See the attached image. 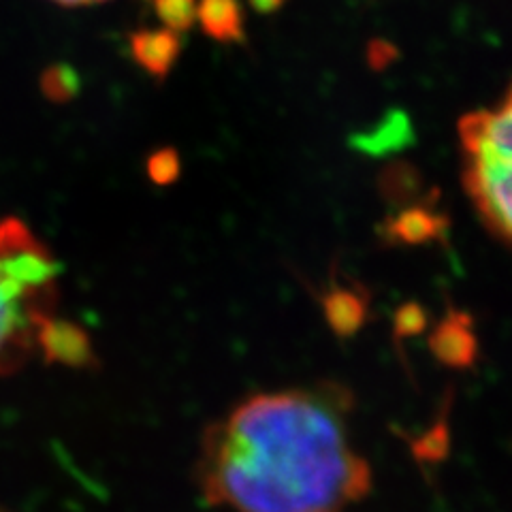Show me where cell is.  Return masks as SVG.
<instances>
[{
	"label": "cell",
	"instance_id": "cell-1",
	"mask_svg": "<svg viewBox=\"0 0 512 512\" xmlns=\"http://www.w3.org/2000/svg\"><path fill=\"white\" fill-rule=\"evenodd\" d=\"M205 500L235 512H333L370 491L372 470L352 448L325 393H261L207 429L199 461Z\"/></svg>",
	"mask_w": 512,
	"mask_h": 512
},
{
	"label": "cell",
	"instance_id": "cell-2",
	"mask_svg": "<svg viewBox=\"0 0 512 512\" xmlns=\"http://www.w3.org/2000/svg\"><path fill=\"white\" fill-rule=\"evenodd\" d=\"M58 263L18 218L0 222V374L15 372L54 318Z\"/></svg>",
	"mask_w": 512,
	"mask_h": 512
},
{
	"label": "cell",
	"instance_id": "cell-3",
	"mask_svg": "<svg viewBox=\"0 0 512 512\" xmlns=\"http://www.w3.org/2000/svg\"><path fill=\"white\" fill-rule=\"evenodd\" d=\"M466 154L463 186L485 227L502 244L512 233V103L510 94L498 109H478L459 120Z\"/></svg>",
	"mask_w": 512,
	"mask_h": 512
},
{
	"label": "cell",
	"instance_id": "cell-4",
	"mask_svg": "<svg viewBox=\"0 0 512 512\" xmlns=\"http://www.w3.org/2000/svg\"><path fill=\"white\" fill-rule=\"evenodd\" d=\"M182 52L180 32L169 28H141L131 35V54L139 67L154 79H165Z\"/></svg>",
	"mask_w": 512,
	"mask_h": 512
},
{
	"label": "cell",
	"instance_id": "cell-5",
	"mask_svg": "<svg viewBox=\"0 0 512 512\" xmlns=\"http://www.w3.org/2000/svg\"><path fill=\"white\" fill-rule=\"evenodd\" d=\"M434 355L453 367H468L476 357V335L466 312H451L431 335Z\"/></svg>",
	"mask_w": 512,
	"mask_h": 512
},
{
	"label": "cell",
	"instance_id": "cell-6",
	"mask_svg": "<svg viewBox=\"0 0 512 512\" xmlns=\"http://www.w3.org/2000/svg\"><path fill=\"white\" fill-rule=\"evenodd\" d=\"M448 220L434 205H408L387 224V233L395 244H427L442 239Z\"/></svg>",
	"mask_w": 512,
	"mask_h": 512
},
{
	"label": "cell",
	"instance_id": "cell-7",
	"mask_svg": "<svg viewBox=\"0 0 512 512\" xmlns=\"http://www.w3.org/2000/svg\"><path fill=\"white\" fill-rule=\"evenodd\" d=\"M39 350L45 359L62 361L67 365H88L94 359L88 335L77 325L58 320L56 316L43 327Z\"/></svg>",
	"mask_w": 512,
	"mask_h": 512
},
{
	"label": "cell",
	"instance_id": "cell-8",
	"mask_svg": "<svg viewBox=\"0 0 512 512\" xmlns=\"http://www.w3.org/2000/svg\"><path fill=\"white\" fill-rule=\"evenodd\" d=\"M197 22L218 43H244L246 18L239 0H199Z\"/></svg>",
	"mask_w": 512,
	"mask_h": 512
},
{
	"label": "cell",
	"instance_id": "cell-9",
	"mask_svg": "<svg viewBox=\"0 0 512 512\" xmlns=\"http://www.w3.org/2000/svg\"><path fill=\"white\" fill-rule=\"evenodd\" d=\"M325 318L329 327L338 335L357 333L367 316V297L359 288L335 286L323 301Z\"/></svg>",
	"mask_w": 512,
	"mask_h": 512
},
{
	"label": "cell",
	"instance_id": "cell-10",
	"mask_svg": "<svg viewBox=\"0 0 512 512\" xmlns=\"http://www.w3.org/2000/svg\"><path fill=\"white\" fill-rule=\"evenodd\" d=\"M156 18L173 32L190 30L197 22V0H148Z\"/></svg>",
	"mask_w": 512,
	"mask_h": 512
},
{
	"label": "cell",
	"instance_id": "cell-11",
	"mask_svg": "<svg viewBox=\"0 0 512 512\" xmlns=\"http://www.w3.org/2000/svg\"><path fill=\"white\" fill-rule=\"evenodd\" d=\"M148 178L156 186H171L178 182L180 173H182V160L180 154L173 148H160L150 154L148 163H146Z\"/></svg>",
	"mask_w": 512,
	"mask_h": 512
},
{
	"label": "cell",
	"instance_id": "cell-12",
	"mask_svg": "<svg viewBox=\"0 0 512 512\" xmlns=\"http://www.w3.org/2000/svg\"><path fill=\"white\" fill-rule=\"evenodd\" d=\"M43 86L52 99L67 101L77 92L79 82L71 69H52L50 73H47Z\"/></svg>",
	"mask_w": 512,
	"mask_h": 512
},
{
	"label": "cell",
	"instance_id": "cell-13",
	"mask_svg": "<svg viewBox=\"0 0 512 512\" xmlns=\"http://www.w3.org/2000/svg\"><path fill=\"white\" fill-rule=\"evenodd\" d=\"M427 325V314L419 303H406L395 314V329L397 335H416Z\"/></svg>",
	"mask_w": 512,
	"mask_h": 512
},
{
	"label": "cell",
	"instance_id": "cell-14",
	"mask_svg": "<svg viewBox=\"0 0 512 512\" xmlns=\"http://www.w3.org/2000/svg\"><path fill=\"white\" fill-rule=\"evenodd\" d=\"M367 56H370V64L374 69H384L395 60V47L387 41H374Z\"/></svg>",
	"mask_w": 512,
	"mask_h": 512
},
{
	"label": "cell",
	"instance_id": "cell-15",
	"mask_svg": "<svg viewBox=\"0 0 512 512\" xmlns=\"http://www.w3.org/2000/svg\"><path fill=\"white\" fill-rule=\"evenodd\" d=\"M284 3L286 0H250V7L261 15H271V13L280 11L284 7Z\"/></svg>",
	"mask_w": 512,
	"mask_h": 512
},
{
	"label": "cell",
	"instance_id": "cell-16",
	"mask_svg": "<svg viewBox=\"0 0 512 512\" xmlns=\"http://www.w3.org/2000/svg\"><path fill=\"white\" fill-rule=\"evenodd\" d=\"M52 3H58L62 7H90L107 3V0H52Z\"/></svg>",
	"mask_w": 512,
	"mask_h": 512
}]
</instances>
